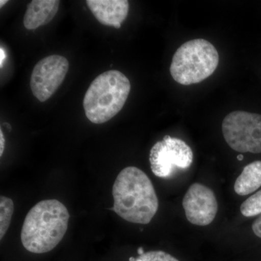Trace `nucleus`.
Returning <instances> with one entry per match:
<instances>
[{
  "label": "nucleus",
  "instance_id": "nucleus-1",
  "mask_svg": "<svg viewBox=\"0 0 261 261\" xmlns=\"http://www.w3.org/2000/svg\"><path fill=\"white\" fill-rule=\"evenodd\" d=\"M113 210L130 223L148 224L159 210V201L153 185L140 168L122 170L113 186Z\"/></svg>",
  "mask_w": 261,
  "mask_h": 261
},
{
  "label": "nucleus",
  "instance_id": "nucleus-2",
  "mask_svg": "<svg viewBox=\"0 0 261 261\" xmlns=\"http://www.w3.org/2000/svg\"><path fill=\"white\" fill-rule=\"evenodd\" d=\"M68 209L57 200H42L29 211L20 239L25 250L32 253H46L61 243L68 229Z\"/></svg>",
  "mask_w": 261,
  "mask_h": 261
},
{
  "label": "nucleus",
  "instance_id": "nucleus-3",
  "mask_svg": "<svg viewBox=\"0 0 261 261\" xmlns=\"http://www.w3.org/2000/svg\"><path fill=\"white\" fill-rule=\"evenodd\" d=\"M130 91L129 80L118 70H108L98 75L84 96L86 116L95 124L110 121L121 111Z\"/></svg>",
  "mask_w": 261,
  "mask_h": 261
},
{
  "label": "nucleus",
  "instance_id": "nucleus-4",
  "mask_svg": "<svg viewBox=\"0 0 261 261\" xmlns=\"http://www.w3.org/2000/svg\"><path fill=\"white\" fill-rule=\"evenodd\" d=\"M219 63V53L214 44L204 39H192L173 55L170 73L177 83L192 85L210 77Z\"/></svg>",
  "mask_w": 261,
  "mask_h": 261
},
{
  "label": "nucleus",
  "instance_id": "nucleus-5",
  "mask_svg": "<svg viewBox=\"0 0 261 261\" xmlns=\"http://www.w3.org/2000/svg\"><path fill=\"white\" fill-rule=\"evenodd\" d=\"M222 132L233 150L261 153V115L241 111L228 113L223 121Z\"/></svg>",
  "mask_w": 261,
  "mask_h": 261
},
{
  "label": "nucleus",
  "instance_id": "nucleus-6",
  "mask_svg": "<svg viewBox=\"0 0 261 261\" xmlns=\"http://www.w3.org/2000/svg\"><path fill=\"white\" fill-rule=\"evenodd\" d=\"M151 170L156 176L166 178L177 168L187 169L193 162V152L185 141L166 135L149 152Z\"/></svg>",
  "mask_w": 261,
  "mask_h": 261
},
{
  "label": "nucleus",
  "instance_id": "nucleus-7",
  "mask_svg": "<svg viewBox=\"0 0 261 261\" xmlns=\"http://www.w3.org/2000/svg\"><path fill=\"white\" fill-rule=\"evenodd\" d=\"M69 68L65 57L53 55L38 62L31 76L33 94L40 102H45L61 87Z\"/></svg>",
  "mask_w": 261,
  "mask_h": 261
},
{
  "label": "nucleus",
  "instance_id": "nucleus-8",
  "mask_svg": "<svg viewBox=\"0 0 261 261\" xmlns=\"http://www.w3.org/2000/svg\"><path fill=\"white\" fill-rule=\"evenodd\" d=\"M187 220L197 226L211 224L218 213V202L214 192L200 183H195L188 189L183 202Z\"/></svg>",
  "mask_w": 261,
  "mask_h": 261
},
{
  "label": "nucleus",
  "instance_id": "nucleus-9",
  "mask_svg": "<svg viewBox=\"0 0 261 261\" xmlns=\"http://www.w3.org/2000/svg\"><path fill=\"white\" fill-rule=\"evenodd\" d=\"M86 3L99 23L116 29L121 28L129 10L127 0H87Z\"/></svg>",
  "mask_w": 261,
  "mask_h": 261
},
{
  "label": "nucleus",
  "instance_id": "nucleus-10",
  "mask_svg": "<svg viewBox=\"0 0 261 261\" xmlns=\"http://www.w3.org/2000/svg\"><path fill=\"white\" fill-rule=\"evenodd\" d=\"M59 0H33L27 6L23 25L28 30H34L47 25L54 18L59 8Z\"/></svg>",
  "mask_w": 261,
  "mask_h": 261
},
{
  "label": "nucleus",
  "instance_id": "nucleus-11",
  "mask_svg": "<svg viewBox=\"0 0 261 261\" xmlns=\"http://www.w3.org/2000/svg\"><path fill=\"white\" fill-rule=\"evenodd\" d=\"M261 187V161H254L244 168L237 178L234 191L238 195H250Z\"/></svg>",
  "mask_w": 261,
  "mask_h": 261
},
{
  "label": "nucleus",
  "instance_id": "nucleus-12",
  "mask_svg": "<svg viewBox=\"0 0 261 261\" xmlns=\"http://www.w3.org/2000/svg\"><path fill=\"white\" fill-rule=\"evenodd\" d=\"M14 213V202L5 196L0 197V240H3L8 231Z\"/></svg>",
  "mask_w": 261,
  "mask_h": 261
},
{
  "label": "nucleus",
  "instance_id": "nucleus-13",
  "mask_svg": "<svg viewBox=\"0 0 261 261\" xmlns=\"http://www.w3.org/2000/svg\"><path fill=\"white\" fill-rule=\"evenodd\" d=\"M240 211L245 217H252L261 214V190L250 196L242 204Z\"/></svg>",
  "mask_w": 261,
  "mask_h": 261
},
{
  "label": "nucleus",
  "instance_id": "nucleus-14",
  "mask_svg": "<svg viewBox=\"0 0 261 261\" xmlns=\"http://www.w3.org/2000/svg\"><path fill=\"white\" fill-rule=\"evenodd\" d=\"M135 261H179L167 252L161 250H154L145 252L140 255Z\"/></svg>",
  "mask_w": 261,
  "mask_h": 261
},
{
  "label": "nucleus",
  "instance_id": "nucleus-15",
  "mask_svg": "<svg viewBox=\"0 0 261 261\" xmlns=\"http://www.w3.org/2000/svg\"><path fill=\"white\" fill-rule=\"evenodd\" d=\"M252 228L254 233H255L257 237H258L259 238H261V214L260 216L254 221L253 224L252 225Z\"/></svg>",
  "mask_w": 261,
  "mask_h": 261
},
{
  "label": "nucleus",
  "instance_id": "nucleus-16",
  "mask_svg": "<svg viewBox=\"0 0 261 261\" xmlns=\"http://www.w3.org/2000/svg\"><path fill=\"white\" fill-rule=\"evenodd\" d=\"M5 140L4 135H3V130L0 129V156H3L5 149Z\"/></svg>",
  "mask_w": 261,
  "mask_h": 261
},
{
  "label": "nucleus",
  "instance_id": "nucleus-17",
  "mask_svg": "<svg viewBox=\"0 0 261 261\" xmlns=\"http://www.w3.org/2000/svg\"><path fill=\"white\" fill-rule=\"evenodd\" d=\"M0 53H1V56H0L1 57V58H0V63H1V64H0V66H1L2 68V66H3V62L4 61L5 57V51L3 50V48H1V49H0Z\"/></svg>",
  "mask_w": 261,
  "mask_h": 261
},
{
  "label": "nucleus",
  "instance_id": "nucleus-18",
  "mask_svg": "<svg viewBox=\"0 0 261 261\" xmlns=\"http://www.w3.org/2000/svg\"><path fill=\"white\" fill-rule=\"evenodd\" d=\"M137 252H138L139 255H142L145 253V250L142 247H139L138 250H137Z\"/></svg>",
  "mask_w": 261,
  "mask_h": 261
},
{
  "label": "nucleus",
  "instance_id": "nucleus-19",
  "mask_svg": "<svg viewBox=\"0 0 261 261\" xmlns=\"http://www.w3.org/2000/svg\"><path fill=\"white\" fill-rule=\"evenodd\" d=\"M8 3V0H1V1H0V8H3V7Z\"/></svg>",
  "mask_w": 261,
  "mask_h": 261
},
{
  "label": "nucleus",
  "instance_id": "nucleus-20",
  "mask_svg": "<svg viewBox=\"0 0 261 261\" xmlns=\"http://www.w3.org/2000/svg\"><path fill=\"white\" fill-rule=\"evenodd\" d=\"M243 159L244 156L243 155V154H239V155L238 156V161H243Z\"/></svg>",
  "mask_w": 261,
  "mask_h": 261
},
{
  "label": "nucleus",
  "instance_id": "nucleus-21",
  "mask_svg": "<svg viewBox=\"0 0 261 261\" xmlns=\"http://www.w3.org/2000/svg\"><path fill=\"white\" fill-rule=\"evenodd\" d=\"M135 260H136L135 257H130L129 258V261H135Z\"/></svg>",
  "mask_w": 261,
  "mask_h": 261
}]
</instances>
